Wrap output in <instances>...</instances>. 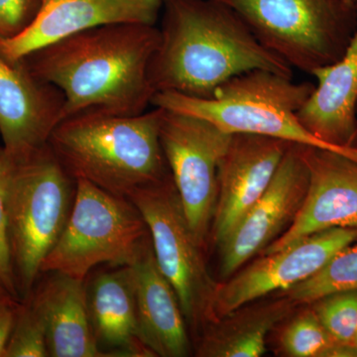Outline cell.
Wrapping results in <instances>:
<instances>
[{
    "label": "cell",
    "instance_id": "18",
    "mask_svg": "<svg viewBox=\"0 0 357 357\" xmlns=\"http://www.w3.org/2000/svg\"><path fill=\"white\" fill-rule=\"evenodd\" d=\"M27 298L43 314L50 356H107L93 333L84 281L55 274L37 283Z\"/></svg>",
    "mask_w": 357,
    "mask_h": 357
},
{
    "label": "cell",
    "instance_id": "25",
    "mask_svg": "<svg viewBox=\"0 0 357 357\" xmlns=\"http://www.w3.org/2000/svg\"><path fill=\"white\" fill-rule=\"evenodd\" d=\"M9 159L3 147H0V288L20 300L14 275L10 243H9L8 215L6 206V180Z\"/></svg>",
    "mask_w": 357,
    "mask_h": 357
},
{
    "label": "cell",
    "instance_id": "12",
    "mask_svg": "<svg viewBox=\"0 0 357 357\" xmlns=\"http://www.w3.org/2000/svg\"><path fill=\"white\" fill-rule=\"evenodd\" d=\"M303 153L309 170L304 203L291 227L260 255L325 230L357 229V162L332 150L305 145Z\"/></svg>",
    "mask_w": 357,
    "mask_h": 357
},
{
    "label": "cell",
    "instance_id": "5",
    "mask_svg": "<svg viewBox=\"0 0 357 357\" xmlns=\"http://www.w3.org/2000/svg\"><path fill=\"white\" fill-rule=\"evenodd\" d=\"M314 88L295 83L293 77L253 70L225 82L208 100L161 91L151 105L206 119L227 133L256 134L340 153L314 137L298 119Z\"/></svg>",
    "mask_w": 357,
    "mask_h": 357
},
{
    "label": "cell",
    "instance_id": "20",
    "mask_svg": "<svg viewBox=\"0 0 357 357\" xmlns=\"http://www.w3.org/2000/svg\"><path fill=\"white\" fill-rule=\"evenodd\" d=\"M88 305L91 326L100 347L110 349V354L114 352L116 356H155L141 340L128 266L100 275L88 292Z\"/></svg>",
    "mask_w": 357,
    "mask_h": 357
},
{
    "label": "cell",
    "instance_id": "15",
    "mask_svg": "<svg viewBox=\"0 0 357 357\" xmlns=\"http://www.w3.org/2000/svg\"><path fill=\"white\" fill-rule=\"evenodd\" d=\"M64 103L60 89L33 76L21 61L11 62L0 53V137L10 158L48 143Z\"/></svg>",
    "mask_w": 357,
    "mask_h": 357
},
{
    "label": "cell",
    "instance_id": "14",
    "mask_svg": "<svg viewBox=\"0 0 357 357\" xmlns=\"http://www.w3.org/2000/svg\"><path fill=\"white\" fill-rule=\"evenodd\" d=\"M31 23L17 36L0 39V53L17 62L70 35L114 23L156 25L163 0H39Z\"/></svg>",
    "mask_w": 357,
    "mask_h": 357
},
{
    "label": "cell",
    "instance_id": "21",
    "mask_svg": "<svg viewBox=\"0 0 357 357\" xmlns=\"http://www.w3.org/2000/svg\"><path fill=\"white\" fill-rule=\"evenodd\" d=\"M351 290H357V238L340 249L318 273L279 295L298 306H307L328 294Z\"/></svg>",
    "mask_w": 357,
    "mask_h": 357
},
{
    "label": "cell",
    "instance_id": "28",
    "mask_svg": "<svg viewBox=\"0 0 357 357\" xmlns=\"http://www.w3.org/2000/svg\"><path fill=\"white\" fill-rule=\"evenodd\" d=\"M352 347H354V349H356L357 354V330L356 332V335H354V342H352Z\"/></svg>",
    "mask_w": 357,
    "mask_h": 357
},
{
    "label": "cell",
    "instance_id": "24",
    "mask_svg": "<svg viewBox=\"0 0 357 357\" xmlns=\"http://www.w3.org/2000/svg\"><path fill=\"white\" fill-rule=\"evenodd\" d=\"M309 306L335 342L352 344L357 330V290L328 294Z\"/></svg>",
    "mask_w": 357,
    "mask_h": 357
},
{
    "label": "cell",
    "instance_id": "29",
    "mask_svg": "<svg viewBox=\"0 0 357 357\" xmlns=\"http://www.w3.org/2000/svg\"><path fill=\"white\" fill-rule=\"evenodd\" d=\"M2 292H4V291H3V290H2V289H1V288H0V293H2Z\"/></svg>",
    "mask_w": 357,
    "mask_h": 357
},
{
    "label": "cell",
    "instance_id": "6",
    "mask_svg": "<svg viewBox=\"0 0 357 357\" xmlns=\"http://www.w3.org/2000/svg\"><path fill=\"white\" fill-rule=\"evenodd\" d=\"M263 47L312 75L342 59L357 31L356 0H222Z\"/></svg>",
    "mask_w": 357,
    "mask_h": 357
},
{
    "label": "cell",
    "instance_id": "16",
    "mask_svg": "<svg viewBox=\"0 0 357 357\" xmlns=\"http://www.w3.org/2000/svg\"><path fill=\"white\" fill-rule=\"evenodd\" d=\"M312 76L318 86L298 119L314 137L357 162V31L342 59Z\"/></svg>",
    "mask_w": 357,
    "mask_h": 357
},
{
    "label": "cell",
    "instance_id": "26",
    "mask_svg": "<svg viewBox=\"0 0 357 357\" xmlns=\"http://www.w3.org/2000/svg\"><path fill=\"white\" fill-rule=\"evenodd\" d=\"M39 0H0V39L17 36L31 23Z\"/></svg>",
    "mask_w": 357,
    "mask_h": 357
},
{
    "label": "cell",
    "instance_id": "30",
    "mask_svg": "<svg viewBox=\"0 0 357 357\" xmlns=\"http://www.w3.org/2000/svg\"><path fill=\"white\" fill-rule=\"evenodd\" d=\"M356 1H357V0H356Z\"/></svg>",
    "mask_w": 357,
    "mask_h": 357
},
{
    "label": "cell",
    "instance_id": "9",
    "mask_svg": "<svg viewBox=\"0 0 357 357\" xmlns=\"http://www.w3.org/2000/svg\"><path fill=\"white\" fill-rule=\"evenodd\" d=\"M160 142L195 236L206 248L218 192V166L232 134L201 117L163 109Z\"/></svg>",
    "mask_w": 357,
    "mask_h": 357
},
{
    "label": "cell",
    "instance_id": "7",
    "mask_svg": "<svg viewBox=\"0 0 357 357\" xmlns=\"http://www.w3.org/2000/svg\"><path fill=\"white\" fill-rule=\"evenodd\" d=\"M149 243L146 222L130 199L77 180L70 217L41 273L84 281L103 263L128 266Z\"/></svg>",
    "mask_w": 357,
    "mask_h": 357
},
{
    "label": "cell",
    "instance_id": "2",
    "mask_svg": "<svg viewBox=\"0 0 357 357\" xmlns=\"http://www.w3.org/2000/svg\"><path fill=\"white\" fill-rule=\"evenodd\" d=\"M161 41L149 66L155 95L213 98L218 86L253 70L293 77L222 0H163Z\"/></svg>",
    "mask_w": 357,
    "mask_h": 357
},
{
    "label": "cell",
    "instance_id": "17",
    "mask_svg": "<svg viewBox=\"0 0 357 357\" xmlns=\"http://www.w3.org/2000/svg\"><path fill=\"white\" fill-rule=\"evenodd\" d=\"M128 268L143 344L155 356H191L189 326L177 293L157 264L151 239Z\"/></svg>",
    "mask_w": 357,
    "mask_h": 357
},
{
    "label": "cell",
    "instance_id": "22",
    "mask_svg": "<svg viewBox=\"0 0 357 357\" xmlns=\"http://www.w3.org/2000/svg\"><path fill=\"white\" fill-rule=\"evenodd\" d=\"M279 344L282 354L290 357H342V344L331 337L310 306L284 326Z\"/></svg>",
    "mask_w": 357,
    "mask_h": 357
},
{
    "label": "cell",
    "instance_id": "27",
    "mask_svg": "<svg viewBox=\"0 0 357 357\" xmlns=\"http://www.w3.org/2000/svg\"><path fill=\"white\" fill-rule=\"evenodd\" d=\"M20 302L6 292L0 293V357H3L7 342L13 333Z\"/></svg>",
    "mask_w": 357,
    "mask_h": 357
},
{
    "label": "cell",
    "instance_id": "23",
    "mask_svg": "<svg viewBox=\"0 0 357 357\" xmlns=\"http://www.w3.org/2000/svg\"><path fill=\"white\" fill-rule=\"evenodd\" d=\"M47 356L50 354L43 314L30 298L21 300L3 357Z\"/></svg>",
    "mask_w": 357,
    "mask_h": 357
},
{
    "label": "cell",
    "instance_id": "10",
    "mask_svg": "<svg viewBox=\"0 0 357 357\" xmlns=\"http://www.w3.org/2000/svg\"><path fill=\"white\" fill-rule=\"evenodd\" d=\"M303 146L290 145L266 191L218 246L223 280L261 255L297 218L309 185Z\"/></svg>",
    "mask_w": 357,
    "mask_h": 357
},
{
    "label": "cell",
    "instance_id": "1",
    "mask_svg": "<svg viewBox=\"0 0 357 357\" xmlns=\"http://www.w3.org/2000/svg\"><path fill=\"white\" fill-rule=\"evenodd\" d=\"M161 41L156 25L114 23L84 30L21 59L65 98L61 121L89 110L132 116L155 96L149 66Z\"/></svg>",
    "mask_w": 357,
    "mask_h": 357
},
{
    "label": "cell",
    "instance_id": "19",
    "mask_svg": "<svg viewBox=\"0 0 357 357\" xmlns=\"http://www.w3.org/2000/svg\"><path fill=\"white\" fill-rule=\"evenodd\" d=\"M298 305L284 295L253 301L208 324L197 337L199 357H259L268 335L286 321Z\"/></svg>",
    "mask_w": 357,
    "mask_h": 357
},
{
    "label": "cell",
    "instance_id": "11",
    "mask_svg": "<svg viewBox=\"0 0 357 357\" xmlns=\"http://www.w3.org/2000/svg\"><path fill=\"white\" fill-rule=\"evenodd\" d=\"M357 238V229L335 227L241 267L218 285L215 311L218 319L270 294L283 292L318 273L333 255Z\"/></svg>",
    "mask_w": 357,
    "mask_h": 357
},
{
    "label": "cell",
    "instance_id": "8",
    "mask_svg": "<svg viewBox=\"0 0 357 357\" xmlns=\"http://www.w3.org/2000/svg\"><path fill=\"white\" fill-rule=\"evenodd\" d=\"M129 199L146 222L152 248L162 273L177 293L188 326L199 335L217 321L213 280L204 260V248L185 217L172 176L141 188Z\"/></svg>",
    "mask_w": 357,
    "mask_h": 357
},
{
    "label": "cell",
    "instance_id": "13",
    "mask_svg": "<svg viewBox=\"0 0 357 357\" xmlns=\"http://www.w3.org/2000/svg\"><path fill=\"white\" fill-rule=\"evenodd\" d=\"M291 144L256 134H232L218 166L217 206L211 229L217 248L266 191Z\"/></svg>",
    "mask_w": 357,
    "mask_h": 357
},
{
    "label": "cell",
    "instance_id": "3",
    "mask_svg": "<svg viewBox=\"0 0 357 357\" xmlns=\"http://www.w3.org/2000/svg\"><path fill=\"white\" fill-rule=\"evenodd\" d=\"M160 107L132 116L89 110L64 119L48 145L75 180L129 199L170 175L160 142Z\"/></svg>",
    "mask_w": 357,
    "mask_h": 357
},
{
    "label": "cell",
    "instance_id": "4",
    "mask_svg": "<svg viewBox=\"0 0 357 357\" xmlns=\"http://www.w3.org/2000/svg\"><path fill=\"white\" fill-rule=\"evenodd\" d=\"M8 159L9 243L16 286L20 300H24L38 283L45 258L65 229L77 181L48 143L24 157Z\"/></svg>",
    "mask_w": 357,
    "mask_h": 357
}]
</instances>
